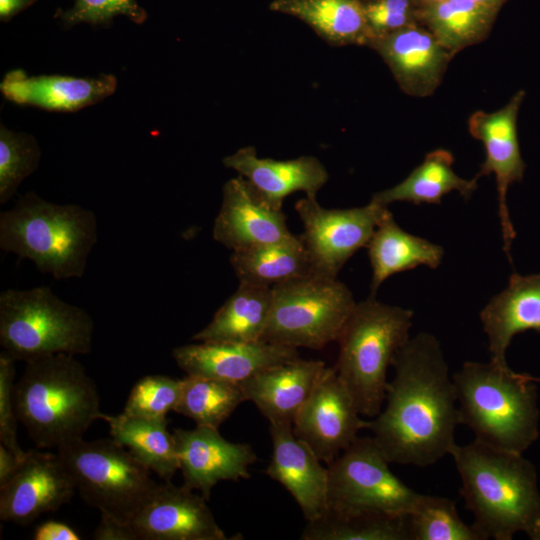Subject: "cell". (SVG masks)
<instances>
[{"label": "cell", "instance_id": "cell-13", "mask_svg": "<svg viewBox=\"0 0 540 540\" xmlns=\"http://www.w3.org/2000/svg\"><path fill=\"white\" fill-rule=\"evenodd\" d=\"M524 96L523 90L517 91L499 110H478L468 119L469 133L481 141L485 149V160L475 177L495 176L504 251L510 261L515 230L509 217L506 196L509 186L522 180L526 168L517 136V116Z\"/></svg>", "mask_w": 540, "mask_h": 540}, {"label": "cell", "instance_id": "cell-18", "mask_svg": "<svg viewBox=\"0 0 540 540\" xmlns=\"http://www.w3.org/2000/svg\"><path fill=\"white\" fill-rule=\"evenodd\" d=\"M172 356L187 375L233 383L299 357L297 348L264 341L197 342L174 348Z\"/></svg>", "mask_w": 540, "mask_h": 540}, {"label": "cell", "instance_id": "cell-17", "mask_svg": "<svg viewBox=\"0 0 540 540\" xmlns=\"http://www.w3.org/2000/svg\"><path fill=\"white\" fill-rule=\"evenodd\" d=\"M173 436L183 485L200 491L206 500L218 482L250 478L256 454L249 444L230 442L217 428L207 426L176 428Z\"/></svg>", "mask_w": 540, "mask_h": 540}, {"label": "cell", "instance_id": "cell-39", "mask_svg": "<svg viewBox=\"0 0 540 540\" xmlns=\"http://www.w3.org/2000/svg\"><path fill=\"white\" fill-rule=\"evenodd\" d=\"M119 14L133 19L141 18V12L134 0H76L66 19L72 23H98Z\"/></svg>", "mask_w": 540, "mask_h": 540}, {"label": "cell", "instance_id": "cell-8", "mask_svg": "<svg viewBox=\"0 0 540 540\" xmlns=\"http://www.w3.org/2000/svg\"><path fill=\"white\" fill-rule=\"evenodd\" d=\"M56 450L82 499L122 522L129 523L158 486L150 470L113 438H80Z\"/></svg>", "mask_w": 540, "mask_h": 540}, {"label": "cell", "instance_id": "cell-35", "mask_svg": "<svg viewBox=\"0 0 540 540\" xmlns=\"http://www.w3.org/2000/svg\"><path fill=\"white\" fill-rule=\"evenodd\" d=\"M40 149L34 138L0 128V203L12 198L22 181L39 163Z\"/></svg>", "mask_w": 540, "mask_h": 540}, {"label": "cell", "instance_id": "cell-2", "mask_svg": "<svg viewBox=\"0 0 540 540\" xmlns=\"http://www.w3.org/2000/svg\"><path fill=\"white\" fill-rule=\"evenodd\" d=\"M474 440L449 455L461 479L460 494L481 540H512L518 532L540 540V492L534 465L522 455Z\"/></svg>", "mask_w": 540, "mask_h": 540}, {"label": "cell", "instance_id": "cell-42", "mask_svg": "<svg viewBox=\"0 0 540 540\" xmlns=\"http://www.w3.org/2000/svg\"><path fill=\"white\" fill-rule=\"evenodd\" d=\"M23 459L18 458L6 446L0 445V487L12 478Z\"/></svg>", "mask_w": 540, "mask_h": 540}, {"label": "cell", "instance_id": "cell-28", "mask_svg": "<svg viewBox=\"0 0 540 540\" xmlns=\"http://www.w3.org/2000/svg\"><path fill=\"white\" fill-rule=\"evenodd\" d=\"M453 155L445 149L429 152L402 182L377 192L371 201L382 206L393 202L440 204L446 194L457 191L465 199L477 189V178L471 180L458 176L452 168Z\"/></svg>", "mask_w": 540, "mask_h": 540}, {"label": "cell", "instance_id": "cell-37", "mask_svg": "<svg viewBox=\"0 0 540 540\" xmlns=\"http://www.w3.org/2000/svg\"><path fill=\"white\" fill-rule=\"evenodd\" d=\"M363 6L372 36L371 44L379 38L416 24L418 19V13H414L412 9V0H370L363 2Z\"/></svg>", "mask_w": 540, "mask_h": 540}, {"label": "cell", "instance_id": "cell-40", "mask_svg": "<svg viewBox=\"0 0 540 540\" xmlns=\"http://www.w3.org/2000/svg\"><path fill=\"white\" fill-rule=\"evenodd\" d=\"M93 538L96 540H137L129 523L105 513H100V522L93 533Z\"/></svg>", "mask_w": 540, "mask_h": 540}, {"label": "cell", "instance_id": "cell-26", "mask_svg": "<svg viewBox=\"0 0 540 540\" xmlns=\"http://www.w3.org/2000/svg\"><path fill=\"white\" fill-rule=\"evenodd\" d=\"M270 9L297 17L330 45H371L361 0H275Z\"/></svg>", "mask_w": 540, "mask_h": 540}, {"label": "cell", "instance_id": "cell-7", "mask_svg": "<svg viewBox=\"0 0 540 540\" xmlns=\"http://www.w3.org/2000/svg\"><path fill=\"white\" fill-rule=\"evenodd\" d=\"M93 332L89 313L62 300L48 286L0 293V345L15 360L88 354Z\"/></svg>", "mask_w": 540, "mask_h": 540}, {"label": "cell", "instance_id": "cell-5", "mask_svg": "<svg viewBox=\"0 0 540 540\" xmlns=\"http://www.w3.org/2000/svg\"><path fill=\"white\" fill-rule=\"evenodd\" d=\"M97 241L95 214L77 204H57L28 192L0 213V248L57 280L81 278Z\"/></svg>", "mask_w": 540, "mask_h": 540}, {"label": "cell", "instance_id": "cell-11", "mask_svg": "<svg viewBox=\"0 0 540 540\" xmlns=\"http://www.w3.org/2000/svg\"><path fill=\"white\" fill-rule=\"evenodd\" d=\"M304 228L300 235L315 274L337 277L344 264L366 247L378 223L388 211L373 201L362 207L328 209L316 197L295 203Z\"/></svg>", "mask_w": 540, "mask_h": 540}, {"label": "cell", "instance_id": "cell-36", "mask_svg": "<svg viewBox=\"0 0 540 540\" xmlns=\"http://www.w3.org/2000/svg\"><path fill=\"white\" fill-rule=\"evenodd\" d=\"M182 391V379L166 375H147L132 387L123 412L153 420H166L175 411Z\"/></svg>", "mask_w": 540, "mask_h": 540}, {"label": "cell", "instance_id": "cell-34", "mask_svg": "<svg viewBox=\"0 0 540 540\" xmlns=\"http://www.w3.org/2000/svg\"><path fill=\"white\" fill-rule=\"evenodd\" d=\"M408 518L411 540H481L449 498L421 494Z\"/></svg>", "mask_w": 540, "mask_h": 540}, {"label": "cell", "instance_id": "cell-22", "mask_svg": "<svg viewBox=\"0 0 540 540\" xmlns=\"http://www.w3.org/2000/svg\"><path fill=\"white\" fill-rule=\"evenodd\" d=\"M320 360H294L265 369L239 383L269 424L292 425L326 370Z\"/></svg>", "mask_w": 540, "mask_h": 540}, {"label": "cell", "instance_id": "cell-23", "mask_svg": "<svg viewBox=\"0 0 540 540\" xmlns=\"http://www.w3.org/2000/svg\"><path fill=\"white\" fill-rule=\"evenodd\" d=\"M113 75L78 78L64 75L29 76L23 70L8 72L1 91L10 101L51 111H77L114 93Z\"/></svg>", "mask_w": 540, "mask_h": 540}, {"label": "cell", "instance_id": "cell-4", "mask_svg": "<svg viewBox=\"0 0 540 540\" xmlns=\"http://www.w3.org/2000/svg\"><path fill=\"white\" fill-rule=\"evenodd\" d=\"M461 424L475 440L523 453L539 436L536 382L506 362H465L452 376Z\"/></svg>", "mask_w": 540, "mask_h": 540}, {"label": "cell", "instance_id": "cell-12", "mask_svg": "<svg viewBox=\"0 0 540 540\" xmlns=\"http://www.w3.org/2000/svg\"><path fill=\"white\" fill-rule=\"evenodd\" d=\"M355 402L334 367L326 368L292 423L294 435L329 464L366 429Z\"/></svg>", "mask_w": 540, "mask_h": 540}, {"label": "cell", "instance_id": "cell-6", "mask_svg": "<svg viewBox=\"0 0 540 540\" xmlns=\"http://www.w3.org/2000/svg\"><path fill=\"white\" fill-rule=\"evenodd\" d=\"M413 312L379 302L356 303L337 343L336 373L362 416L374 418L386 397L387 369L409 340Z\"/></svg>", "mask_w": 540, "mask_h": 540}, {"label": "cell", "instance_id": "cell-16", "mask_svg": "<svg viewBox=\"0 0 540 540\" xmlns=\"http://www.w3.org/2000/svg\"><path fill=\"white\" fill-rule=\"evenodd\" d=\"M212 236L232 251L299 238L289 230L282 209L270 206L240 175L228 180L222 188Z\"/></svg>", "mask_w": 540, "mask_h": 540}, {"label": "cell", "instance_id": "cell-21", "mask_svg": "<svg viewBox=\"0 0 540 540\" xmlns=\"http://www.w3.org/2000/svg\"><path fill=\"white\" fill-rule=\"evenodd\" d=\"M222 162L245 178L276 209H282L284 199L294 192L303 191L306 196L316 197L329 178L326 167L314 156L290 160L260 158L253 146L238 149Z\"/></svg>", "mask_w": 540, "mask_h": 540}, {"label": "cell", "instance_id": "cell-45", "mask_svg": "<svg viewBox=\"0 0 540 540\" xmlns=\"http://www.w3.org/2000/svg\"><path fill=\"white\" fill-rule=\"evenodd\" d=\"M419 1L423 5V7H427V6L434 5V4H437L446 0H419Z\"/></svg>", "mask_w": 540, "mask_h": 540}, {"label": "cell", "instance_id": "cell-19", "mask_svg": "<svg viewBox=\"0 0 540 540\" xmlns=\"http://www.w3.org/2000/svg\"><path fill=\"white\" fill-rule=\"evenodd\" d=\"M370 48L387 64L401 90L414 97L432 95L454 57L417 23L375 40Z\"/></svg>", "mask_w": 540, "mask_h": 540}, {"label": "cell", "instance_id": "cell-31", "mask_svg": "<svg viewBox=\"0 0 540 540\" xmlns=\"http://www.w3.org/2000/svg\"><path fill=\"white\" fill-rule=\"evenodd\" d=\"M229 261L239 282L269 288L315 274L300 236L232 251Z\"/></svg>", "mask_w": 540, "mask_h": 540}, {"label": "cell", "instance_id": "cell-3", "mask_svg": "<svg viewBox=\"0 0 540 540\" xmlns=\"http://www.w3.org/2000/svg\"><path fill=\"white\" fill-rule=\"evenodd\" d=\"M13 398L19 422L38 448L83 438L103 415L93 379L74 355L65 353L27 361Z\"/></svg>", "mask_w": 540, "mask_h": 540}, {"label": "cell", "instance_id": "cell-25", "mask_svg": "<svg viewBox=\"0 0 540 540\" xmlns=\"http://www.w3.org/2000/svg\"><path fill=\"white\" fill-rule=\"evenodd\" d=\"M366 247L372 268L371 296L390 276L420 265L437 268L444 255L441 246L403 230L389 210Z\"/></svg>", "mask_w": 540, "mask_h": 540}, {"label": "cell", "instance_id": "cell-44", "mask_svg": "<svg viewBox=\"0 0 540 540\" xmlns=\"http://www.w3.org/2000/svg\"><path fill=\"white\" fill-rule=\"evenodd\" d=\"M474 1L497 9L498 6L502 4L505 0H474Z\"/></svg>", "mask_w": 540, "mask_h": 540}, {"label": "cell", "instance_id": "cell-20", "mask_svg": "<svg viewBox=\"0 0 540 540\" xmlns=\"http://www.w3.org/2000/svg\"><path fill=\"white\" fill-rule=\"evenodd\" d=\"M273 451L265 470L294 498L305 519L319 517L327 508L328 469L292 431V425L270 424Z\"/></svg>", "mask_w": 540, "mask_h": 540}, {"label": "cell", "instance_id": "cell-27", "mask_svg": "<svg viewBox=\"0 0 540 540\" xmlns=\"http://www.w3.org/2000/svg\"><path fill=\"white\" fill-rule=\"evenodd\" d=\"M272 288L239 282L212 320L193 335L196 342H257L266 329Z\"/></svg>", "mask_w": 540, "mask_h": 540}, {"label": "cell", "instance_id": "cell-14", "mask_svg": "<svg viewBox=\"0 0 540 540\" xmlns=\"http://www.w3.org/2000/svg\"><path fill=\"white\" fill-rule=\"evenodd\" d=\"M75 492L72 476L57 452L29 451L12 478L0 487V518L27 525L58 510Z\"/></svg>", "mask_w": 540, "mask_h": 540}, {"label": "cell", "instance_id": "cell-15", "mask_svg": "<svg viewBox=\"0 0 540 540\" xmlns=\"http://www.w3.org/2000/svg\"><path fill=\"white\" fill-rule=\"evenodd\" d=\"M137 540H227L202 495L171 482L158 484L129 522Z\"/></svg>", "mask_w": 540, "mask_h": 540}, {"label": "cell", "instance_id": "cell-9", "mask_svg": "<svg viewBox=\"0 0 540 540\" xmlns=\"http://www.w3.org/2000/svg\"><path fill=\"white\" fill-rule=\"evenodd\" d=\"M337 277L309 275L272 288V307L261 341L319 350L337 342L355 305Z\"/></svg>", "mask_w": 540, "mask_h": 540}, {"label": "cell", "instance_id": "cell-24", "mask_svg": "<svg viewBox=\"0 0 540 540\" xmlns=\"http://www.w3.org/2000/svg\"><path fill=\"white\" fill-rule=\"evenodd\" d=\"M480 320L491 360L506 362L507 348L516 334L527 330L540 332V273H513L507 287L483 308Z\"/></svg>", "mask_w": 540, "mask_h": 540}, {"label": "cell", "instance_id": "cell-32", "mask_svg": "<svg viewBox=\"0 0 540 540\" xmlns=\"http://www.w3.org/2000/svg\"><path fill=\"white\" fill-rule=\"evenodd\" d=\"M496 11L474 0H446L423 7L418 19L455 56L487 37Z\"/></svg>", "mask_w": 540, "mask_h": 540}, {"label": "cell", "instance_id": "cell-46", "mask_svg": "<svg viewBox=\"0 0 540 540\" xmlns=\"http://www.w3.org/2000/svg\"><path fill=\"white\" fill-rule=\"evenodd\" d=\"M528 377H529L532 381H534V382L540 384V377H535V376H532V375H530V374H528Z\"/></svg>", "mask_w": 540, "mask_h": 540}, {"label": "cell", "instance_id": "cell-1", "mask_svg": "<svg viewBox=\"0 0 540 540\" xmlns=\"http://www.w3.org/2000/svg\"><path fill=\"white\" fill-rule=\"evenodd\" d=\"M386 405L366 429L390 463L427 467L450 453L460 421L452 376L439 341L419 333L393 359Z\"/></svg>", "mask_w": 540, "mask_h": 540}, {"label": "cell", "instance_id": "cell-29", "mask_svg": "<svg viewBox=\"0 0 540 540\" xmlns=\"http://www.w3.org/2000/svg\"><path fill=\"white\" fill-rule=\"evenodd\" d=\"M111 438L125 447L150 471L170 482L179 470L173 433L167 429L168 420H153L127 415L103 414Z\"/></svg>", "mask_w": 540, "mask_h": 540}, {"label": "cell", "instance_id": "cell-10", "mask_svg": "<svg viewBox=\"0 0 540 540\" xmlns=\"http://www.w3.org/2000/svg\"><path fill=\"white\" fill-rule=\"evenodd\" d=\"M373 437H358L327 464V507L409 515L420 495L389 468Z\"/></svg>", "mask_w": 540, "mask_h": 540}, {"label": "cell", "instance_id": "cell-33", "mask_svg": "<svg viewBox=\"0 0 540 540\" xmlns=\"http://www.w3.org/2000/svg\"><path fill=\"white\" fill-rule=\"evenodd\" d=\"M245 401L239 383L187 375L175 412L191 418L196 426L219 427Z\"/></svg>", "mask_w": 540, "mask_h": 540}, {"label": "cell", "instance_id": "cell-41", "mask_svg": "<svg viewBox=\"0 0 540 540\" xmlns=\"http://www.w3.org/2000/svg\"><path fill=\"white\" fill-rule=\"evenodd\" d=\"M34 540H79L80 535L69 525L58 521L39 524L33 534Z\"/></svg>", "mask_w": 540, "mask_h": 540}, {"label": "cell", "instance_id": "cell-38", "mask_svg": "<svg viewBox=\"0 0 540 540\" xmlns=\"http://www.w3.org/2000/svg\"><path fill=\"white\" fill-rule=\"evenodd\" d=\"M15 359L6 352L0 354V442L18 458L26 456L17 439V422L13 391L15 377Z\"/></svg>", "mask_w": 540, "mask_h": 540}, {"label": "cell", "instance_id": "cell-43", "mask_svg": "<svg viewBox=\"0 0 540 540\" xmlns=\"http://www.w3.org/2000/svg\"><path fill=\"white\" fill-rule=\"evenodd\" d=\"M27 0H0V15L2 18L9 17L18 11Z\"/></svg>", "mask_w": 540, "mask_h": 540}, {"label": "cell", "instance_id": "cell-30", "mask_svg": "<svg viewBox=\"0 0 540 540\" xmlns=\"http://www.w3.org/2000/svg\"><path fill=\"white\" fill-rule=\"evenodd\" d=\"M302 540H411L408 515L327 507L307 521Z\"/></svg>", "mask_w": 540, "mask_h": 540}]
</instances>
